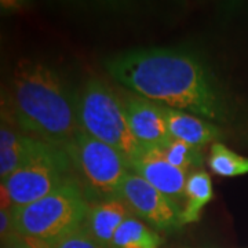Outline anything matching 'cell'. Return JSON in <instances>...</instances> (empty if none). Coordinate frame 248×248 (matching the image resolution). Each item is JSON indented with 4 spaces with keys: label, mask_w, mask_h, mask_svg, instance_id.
Returning <instances> with one entry per match:
<instances>
[{
    "label": "cell",
    "mask_w": 248,
    "mask_h": 248,
    "mask_svg": "<svg viewBox=\"0 0 248 248\" xmlns=\"http://www.w3.org/2000/svg\"><path fill=\"white\" fill-rule=\"evenodd\" d=\"M28 7V3L19 0H0V17L11 16Z\"/></svg>",
    "instance_id": "d6986e66"
},
{
    "label": "cell",
    "mask_w": 248,
    "mask_h": 248,
    "mask_svg": "<svg viewBox=\"0 0 248 248\" xmlns=\"http://www.w3.org/2000/svg\"><path fill=\"white\" fill-rule=\"evenodd\" d=\"M10 113L33 138L66 148L80 131L75 97L58 73L45 63L19 60L11 76Z\"/></svg>",
    "instance_id": "7a4b0ae2"
},
{
    "label": "cell",
    "mask_w": 248,
    "mask_h": 248,
    "mask_svg": "<svg viewBox=\"0 0 248 248\" xmlns=\"http://www.w3.org/2000/svg\"><path fill=\"white\" fill-rule=\"evenodd\" d=\"M159 108L172 140L182 141L202 149L204 145L217 141L221 137L218 125L207 119L161 104H159Z\"/></svg>",
    "instance_id": "30bf717a"
},
{
    "label": "cell",
    "mask_w": 248,
    "mask_h": 248,
    "mask_svg": "<svg viewBox=\"0 0 248 248\" xmlns=\"http://www.w3.org/2000/svg\"><path fill=\"white\" fill-rule=\"evenodd\" d=\"M39 142L9 124L0 123V181L22 166Z\"/></svg>",
    "instance_id": "7c38bea8"
},
{
    "label": "cell",
    "mask_w": 248,
    "mask_h": 248,
    "mask_svg": "<svg viewBox=\"0 0 248 248\" xmlns=\"http://www.w3.org/2000/svg\"><path fill=\"white\" fill-rule=\"evenodd\" d=\"M75 109L81 131L115 148L128 163L137 159L143 148L130 130L123 98L105 81L90 79L75 95Z\"/></svg>",
    "instance_id": "277c9868"
},
{
    "label": "cell",
    "mask_w": 248,
    "mask_h": 248,
    "mask_svg": "<svg viewBox=\"0 0 248 248\" xmlns=\"http://www.w3.org/2000/svg\"><path fill=\"white\" fill-rule=\"evenodd\" d=\"M161 244L163 239L157 232L130 215L116 231L112 248H160Z\"/></svg>",
    "instance_id": "5bb4252c"
},
{
    "label": "cell",
    "mask_w": 248,
    "mask_h": 248,
    "mask_svg": "<svg viewBox=\"0 0 248 248\" xmlns=\"http://www.w3.org/2000/svg\"><path fill=\"white\" fill-rule=\"evenodd\" d=\"M11 213L13 211L0 210V241L17 234L16 229H14V221H13V214Z\"/></svg>",
    "instance_id": "ac0fdd59"
},
{
    "label": "cell",
    "mask_w": 248,
    "mask_h": 248,
    "mask_svg": "<svg viewBox=\"0 0 248 248\" xmlns=\"http://www.w3.org/2000/svg\"><path fill=\"white\" fill-rule=\"evenodd\" d=\"M110 76L140 97L223 123L228 107L203 62L192 54L148 48L113 57L107 62Z\"/></svg>",
    "instance_id": "6da1fadb"
},
{
    "label": "cell",
    "mask_w": 248,
    "mask_h": 248,
    "mask_svg": "<svg viewBox=\"0 0 248 248\" xmlns=\"http://www.w3.org/2000/svg\"><path fill=\"white\" fill-rule=\"evenodd\" d=\"M51 248H105L97 243L95 240L90 236L87 229L83 226H80L79 229L72 232L71 234L65 236L58 243H55Z\"/></svg>",
    "instance_id": "e0dca14e"
},
{
    "label": "cell",
    "mask_w": 248,
    "mask_h": 248,
    "mask_svg": "<svg viewBox=\"0 0 248 248\" xmlns=\"http://www.w3.org/2000/svg\"><path fill=\"white\" fill-rule=\"evenodd\" d=\"M89 208L86 193L75 179H71L35 203L14 207L11 214L19 237L35 248H51L83 226Z\"/></svg>",
    "instance_id": "3957f363"
},
{
    "label": "cell",
    "mask_w": 248,
    "mask_h": 248,
    "mask_svg": "<svg viewBox=\"0 0 248 248\" xmlns=\"http://www.w3.org/2000/svg\"><path fill=\"white\" fill-rule=\"evenodd\" d=\"M130 167L133 172L175 203L179 204L184 200L187 172L170 164L159 148L143 149L141 155L130 163Z\"/></svg>",
    "instance_id": "9c48e42d"
},
{
    "label": "cell",
    "mask_w": 248,
    "mask_h": 248,
    "mask_svg": "<svg viewBox=\"0 0 248 248\" xmlns=\"http://www.w3.org/2000/svg\"><path fill=\"white\" fill-rule=\"evenodd\" d=\"M0 51H1V35H0Z\"/></svg>",
    "instance_id": "7402d4cb"
},
{
    "label": "cell",
    "mask_w": 248,
    "mask_h": 248,
    "mask_svg": "<svg viewBox=\"0 0 248 248\" xmlns=\"http://www.w3.org/2000/svg\"><path fill=\"white\" fill-rule=\"evenodd\" d=\"M65 151L86 187L99 202L119 199L124 179L131 171L128 160L120 152L81 130Z\"/></svg>",
    "instance_id": "8992f818"
},
{
    "label": "cell",
    "mask_w": 248,
    "mask_h": 248,
    "mask_svg": "<svg viewBox=\"0 0 248 248\" xmlns=\"http://www.w3.org/2000/svg\"><path fill=\"white\" fill-rule=\"evenodd\" d=\"M0 210H6V211L14 210V204L11 202V197L1 181H0Z\"/></svg>",
    "instance_id": "44dd1931"
},
{
    "label": "cell",
    "mask_w": 248,
    "mask_h": 248,
    "mask_svg": "<svg viewBox=\"0 0 248 248\" xmlns=\"http://www.w3.org/2000/svg\"><path fill=\"white\" fill-rule=\"evenodd\" d=\"M72 160L63 148L40 141L14 172L1 182L14 207H22L43 199L72 179Z\"/></svg>",
    "instance_id": "5b68a950"
},
{
    "label": "cell",
    "mask_w": 248,
    "mask_h": 248,
    "mask_svg": "<svg viewBox=\"0 0 248 248\" xmlns=\"http://www.w3.org/2000/svg\"><path fill=\"white\" fill-rule=\"evenodd\" d=\"M0 248H35L32 244H29L28 241L19 237L18 234H14L9 239L0 241Z\"/></svg>",
    "instance_id": "ffe728a7"
},
{
    "label": "cell",
    "mask_w": 248,
    "mask_h": 248,
    "mask_svg": "<svg viewBox=\"0 0 248 248\" xmlns=\"http://www.w3.org/2000/svg\"><path fill=\"white\" fill-rule=\"evenodd\" d=\"M130 215L128 207L120 199L102 200L90 205L84 228L90 236L105 248H112L116 231Z\"/></svg>",
    "instance_id": "8fae6325"
},
{
    "label": "cell",
    "mask_w": 248,
    "mask_h": 248,
    "mask_svg": "<svg viewBox=\"0 0 248 248\" xmlns=\"http://www.w3.org/2000/svg\"><path fill=\"white\" fill-rule=\"evenodd\" d=\"M123 104L130 130L143 149H161L172 140L159 104L140 95H127Z\"/></svg>",
    "instance_id": "ba28073f"
},
{
    "label": "cell",
    "mask_w": 248,
    "mask_h": 248,
    "mask_svg": "<svg viewBox=\"0 0 248 248\" xmlns=\"http://www.w3.org/2000/svg\"><path fill=\"white\" fill-rule=\"evenodd\" d=\"M170 164L182 171H196L203 166L204 156L200 148L187 145L185 142L171 140V141L160 149Z\"/></svg>",
    "instance_id": "2e32d148"
},
{
    "label": "cell",
    "mask_w": 248,
    "mask_h": 248,
    "mask_svg": "<svg viewBox=\"0 0 248 248\" xmlns=\"http://www.w3.org/2000/svg\"><path fill=\"white\" fill-rule=\"evenodd\" d=\"M214 174L221 177H239L248 174V157L240 156L221 142H214L208 159Z\"/></svg>",
    "instance_id": "9a60e30c"
},
{
    "label": "cell",
    "mask_w": 248,
    "mask_h": 248,
    "mask_svg": "<svg viewBox=\"0 0 248 248\" xmlns=\"http://www.w3.org/2000/svg\"><path fill=\"white\" fill-rule=\"evenodd\" d=\"M185 204L182 207L184 225L200 221L204 207L214 199L213 181L205 170H196L189 174L185 186Z\"/></svg>",
    "instance_id": "4fadbf2b"
},
{
    "label": "cell",
    "mask_w": 248,
    "mask_h": 248,
    "mask_svg": "<svg viewBox=\"0 0 248 248\" xmlns=\"http://www.w3.org/2000/svg\"><path fill=\"white\" fill-rule=\"evenodd\" d=\"M119 199L123 200L131 214L143 219L156 232H174L184 226L179 204L135 172L125 177Z\"/></svg>",
    "instance_id": "52a82bcc"
}]
</instances>
